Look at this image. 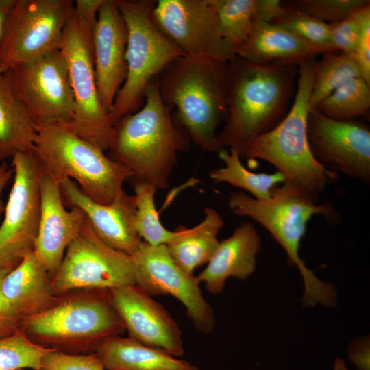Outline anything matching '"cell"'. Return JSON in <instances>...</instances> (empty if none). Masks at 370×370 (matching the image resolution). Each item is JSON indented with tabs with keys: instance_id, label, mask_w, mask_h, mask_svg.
Returning a JSON list of instances; mask_svg holds the SVG:
<instances>
[{
	"instance_id": "cell-7",
	"label": "cell",
	"mask_w": 370,
	"mask_h": 370,
	"mask_svg": "<svg viewBox=\"0 0 370 370\" xmlns=\"http://www.w3.org/2000/svg\"><path fill=\"white\" fill-rule=\"evenodd\" d=\"M32 148L42 169L58 183L74 181L94 201L112 203L132 172L77 134L69 123L37 125Z\"/></svg>"
},
{
	"instance_id": "cell-28",
	"label": "cell",
	"mask_w": 370,
	"mask_h": 370,
	"mask_svg": "<svg viewBox=\"0 0 370 370\" xmlns=\"http://www.w3.org/2000/svg\"><path fill=\"white\" fill-rule=\"evenodd\" d=\"M317 62L309 100V110L314 111L320 102L346 82L362 77L353 55L327 51Z\"/></svg>"
},
{
	"instance_id": "cell-6",
	"label": "cell",
	"mask_w": 370,
	"mask_h": 370,
	"mask_svg": "<svg viewBox=\"0 0 370 370\" xmlns=\"http://www.w3.org/2000/svg\"><path fill=\"white\" fill-rule=\"evenodd\" d=\"M317 62L310 58L299 62L297 90L291 109L272 130L255 138L241 158L263 160L277 169L288 182L318 195L338 174L314 158L307 136L313 79Z\"/></svg>"
},
{
	"instance_id": "cell-17",
	"label": "cell",
	"mask_w": 370,
	"mask_h": 370,
	"mask_svg": "<svg viewBox=\"0 0 370 370\" xmlns=\"http://www.w3.org/2000/svg\"><path fill=\"white\" fill-rule=\"evenodd\" d=\"M109 291L112 306L129 337L175 357L184 354L180 328L162 304L137 284Z\"/></svg>"
},
{
	"instance_id": "cell-13",
	"label": "cell",
	"mask_w": 370,
	"mask_h": 370,
	"mask_svg": "<svg viewBox=\"0 0 370 370\" xmlns=\"http://www.w3.org/2000/svg\"><path fill=\"white\" fill-rule=\"evenodd\" d=\"M52 282L58 295L76 289L110 290L136 284L133 259L101 241L86 218L66 248Z\"/></svg>"
},
{
	"instance_id": "cell-38",
	"label": "cell",
	"mask_w": 370,
	"mask_h": 370,
	"mask_svg": "<svg viewBox=\"0 0 370 370\" xmlns=\"http://www.w3.org/2000/svg\"><path fill=\"white\" fill-rule=\"evenodd\" d=\"M11 270L0 271V338L10 336L22 329V321L5 299L1 289L4 276Z\"/></svg>"
},
{
	"instance_id": "cell-21",
	"label": "cell",
	"mask_w": 370,
	"mask_h": 370,
	"mask_svg": "<svg viewBox=\"0 0 370 370\" xmlns=\"http://www.w3.org/2000/svg\"><path fill=\"white\" fill-rule=\"evenodd\" d=\"M262 240L249 222L238 225L228 238L219 242L206 267L197 276L211 294L221 293L229 278L246 280L255 271Z\"/></svg>"
},
{
	"instance_id": "cell-15",
	"label": "cell",
	"mask_w": 370,
	"mask_h": 370,
	"mask_svg": "<svg viewBox=\"0 0 370 370\" xmlns=\"http://www.w3.org/2000/svg\"><path fill=\"white\" fill-rule=\"evenodd\" d=\"M153 16L186 56L224 62L236 56L221 35L217 13L210 0H158Z\"/></svg>"
},
{
	"instance_id": "cell-5",
	"label": "cell",
	"mask_w": 370,
	"mask_h": 370,
	"mask_svg": "<svg viewBox=\"0 0 370 370\" xmlns=\"http://www.w3.org/2000/svg\"><path fill=\"white\" fill-rule=\"evenodd\" d=\"M22 330L34 343L70 354L94 353L104 340L126 332L104 288L59 295L49 309L23 319Z\"/></svg>"
},
{
	"instance_id": "cell-19",
	"label": "cell",
	"mask_w": 370,
	"mask_h": 370,
	"mask_svg": "<svg viewBox=\"0 0 370 370\" xmlns=\"http://www.w3.org/2000/svg\"><path fill=\"white\" fill-rule=\"evenodd\" d=\"M64 202L79 209L96 235L105 244L119 251L133 256L143 240L135 227L136 212L134 195L124 189L109 204L98 203L70 179L59 182Z\"/></svg>"
},
{
	"instance_id": "cell-14",
	"label": "cell",
	"mask_w": 370,
	"mask_h": 370,
	"mask_svg": "<svg viewBox=\"0 0 370 370\" xmlns=\"http://www.w3.org/2000/svg\"><path fill=\"white\" fill-rule=\"evenodd\" d=\"M136 284L150 296L170 295L182 303L195 328L211 333L216 323L214 311L203 296L197 276L189 275L171 259L165 245L142 241L132 256Z\"/></svg>"
},
{
	"instance_id": "cell-27",
	"label": "cell",
	"mask_w": 370,
	"mask_h": 370,
	"mask_svg": "<svg viewBox=\"0 0 370 370\" xmlns=\"http://www.w3.org/2000/svg\"><path fill=\"white\" fill-rule=\"evenodd\" d=\"M218 156L225 166L208 172L212 182L229 184L249 193L256 199L269 198L275 188L285 182L284 177L279 171L269 174L248 170L234 149L224 148L218 153Z\"/></svg>"
},
{
	"instance_id": "cell-36",
	"label": "cell",
	"mask_w": 370,
	"mask_h": 370,
	"mask_svg": "<svg viewBox=\"0 0 370 370\" xmlns=\"http://www.w3.org/2000/svg\"><path fill=\"white\" fill-rule=\"evenodd\" d=\"M360 9L342 21L328 24L332 42L336 51L354 55L360 31L359 16V10Z\"/></svg>"
},
{
	"instance_id": "cell-9",
	"label": "cell",
	"mask_w": 370,
	"mask_h": 370,
	"mask_svg": "<svg viewBox=\"0 0 370 370\" xmlns=\"http://www.w3.org/2000/svg\"><path fill=\"white\" fill-rule=\"evenodd\" d=\"M92 27L73 11L64 27L60 50L67 64L75 110V132L103 151H109L114 123L99 99L94 68Z\"/></svg>"
},
{
	"instance_id": "cell-30",
	"label": "cell",
	"mask_w": 370,
	"mask_h": 370,
	"mask_svg": "<svg viewBox=\"0 0 370 370\" xmlns=\"http://www.w3.org/2000/svg\"><path fill=\"white\" fill-rule=\"evenodd\" d=\"M158 188L143 181L134 182V195L136 212L135 227L141 239L152 245H166L177 235L161 223L155 205V194Z\"/></svg>"
},
{
	"instance_id": "cell-20",
	"label": "cell",
	"mask_w": 370,
	"mask_h": 370,
	"mask_svg": "<svg viewBox=\"0 0 370 370\" xmlns=\"http://www.w3.org/2000/svg\"><path fill=\"white\" fill-rule=\"evenodd\" d=\"M39 190L40 216L34 252L53 278L86 217L77 208H66L59 183L42 169Z\"/></svg>"
},
{
	"instance_id": "cell-23",
	"label": "cell",
	"mask_w": 370,
	"mask_h": 370,
	"mask_svg": "<svg viewBox=\"0 0 370 370\" xmlns=\"http://www.w3.org/2000/svg\"><path fill=\"white\" fill-rule=\"evenodd\" d=\"M319 53V49L283 27L255 18L247 39L236 51V56L259 64H297Z\"/></svg>"
},
{
	"instance_id": "cell-18",
	"label": "cell",
	"mask_w": 370,
	"mask_h": 370,
	"mask_svg": "<svg viewBox=\"0 0 370 370\" xmlns=\"http://www.w3.org/2000/svg\"><path fill=\"white\" fill-rule=\"evenodd\" d=\"M94 68L101 102L110 113L127 75V29L116 0H103L92 31Z\"/></svg>"
},
{
	"instance_id": "cell-43",
	"label": "cell",
	"mask_w": 370,
	"mask_h": 370,
	"mask_svg": "<svg viewBox=\"0 0 370 370\" xmlns=\"http://www.w3.org/2000/svg\"><path fill=\"white\" fill-rule=\"evenodd\" d=\"M16 0H0V47L3 41L7 21Z\"/></svg>"
},
{
	"instance_id": "cell-16",
	"label": "cell",
	"mask_w": 370,
	"mask_h": 370,
	"mask_svg": "<svg viewBox=\"0 0 370 370\" xmlns=\"http://www.w3.org/2000/svg\"><path fill=\"white\" fill-rule=\"evenodd\" d=\"M307 136L316 160L328 169L370 181V130L356 120L338 121L309 111Z\"/></svg>"
},
{
	"instance_id": "cell-10",
	"label": "cell",
	"mask_w": 370,
	"mask_h": 370,
	"mask_svg": "<svg viewBox=\"0 0 370 370\" xmlns=\"http://www.w3.org/2000/svg\"><path fill=\"white\" fill-rule=\"evenodd\" d=\"M72 0H16L0 47V72L60 49Z\"/></svg>"
},
{
	"instance_id": "cell-12",
	"label": "cell",
	"mask_w": 370,
	"mask_h": 370,
	"mask_svg": "<svg viewBox=\"0 0 370 370\" xmlns=\"http://www.w3.org/2000/svg\"><path fill=\"white\" fill-rule=\"evenodd\" d=\"M14 182L0 224V271L12 270L34 250L42 167L32 150L12 158Z\"/></svg>"
},
{
	"instance_id": "cell-34",
	"label": "cell",
	"mask_w": 370,
	"mask_h": 370,
	"mask_svg": "<svg viewBox=\"0 0 370 370\" xmlns=\"http://www.w3.org/2000/svg\"><path fill=\"white\" fill-rule=\"evenodd\" d=\"M368 0H299L297 9L312 17L333 24L345 20L361 8L370 4Z\"/></svg>"
},
{
	"instance_id": "cell-29",
	"label": "cell",
	"mask_w": 370,
	"mask_h": 370,
	"mask_svg": "<svg viewBox=\"0 0 370 370\" xmlns=\"http://www.w3.org/2000/svg\"><path fill=\"white\" fill-rule=\"evenodd\" d=\"M370 108V84L362 77L352 79L323 99L314 111L338 121L356 120Z\"/></svg>"
},
{
	"instance_id": "cell-8",
	"label": "cell",
	"mask_w": 370,
	"mask_h": 370,
	"mask_svg": "<svg viewBox=\"0 0 370 370\" xmlns=\"http://www.w3.org/2000/svg\"><path fill=\"white\" fill-rule=\"evenodd\" d=\"M116 2L127 29V75L110 112L114 123L139 110L149 85L169 64L185 56L154 21L153 10L156 1Z\"/></svg>"
},
{
	"instance_id": "cell-44",
	"label": "cell",
	"mask_w": 370,
	"mask_h": 370,
	"mask_svg": "<svg viewBox=\"0 0 370 370\" xmlns=\"http://www.w3.org/2000/svg\"><path fill=\"white\" fill-rule=\"evenodd\" d=\"M333 370H348V369L343 359L336 358L334 362Z\"/></svg>"
},
{
	"instance_id": "cell-33",
	"label": "cell",
	"mask_w": 370,
	"mask_h": 370,
	"mask_svg": "<svg viewBox=\"0 0 370 370\" xmlns=\"http://www.w3.org/2000/svg\"><path fill=\"white\" fill-rule=\"evenodd\" d=\"M272 23L279 25L291 32L319 49L322 53L327 51H336L332 42L329 25L300 10L288 8L286 14Z\"/></svg>"
},
{
	"instance_id": "cell-42",
	"label": "cell",
	"mask_w": 370,
	"mask_h": 370,
	"mask_svg": "<svg viewBox=\"0 0 370 370\" xmlns=\"http://www.w3.org/2000/svg\"><path fill=\"white\" fill-rule=\"evenodd\" d=\"M12 177L13 170L12 166H9L5 161L0 162V217L5 210V205L1 200V194Z\"/></svg>"
},
{
	"instance_id": "cell-25",
	"label": "cell",
	"mask_w": 370,
	"mask_h": 370,
	"mask_svg": "<svg viewBox=\"0 0 370 370\" xmlns=\"http://www.w3.org/2000/svg\"><path fill=\"white\" fill-rule=\"evenodd\" d=\"M224 225L220 213L212 207L204 208V218L197 225L177 227V236L166 247L174 262L184 272L193 275L194 270L207 264L219 241L218 235Z\"/></svg>"
},
{
	"instance_id": "cell-26",
	"label": "cell",
	"mask_w": 370,
	"mask_h": 370,
	"mask_svg": "<svg viewBox=\"0 0 370 370\" xmlns=\"http://www.w3.org/2000/svg\"><path fill=\"white\" fill-rule=\"evenodd\" d=\"M36 127L15 97L8 72H0V162L32 149Z\"/></svg>"
},
{
	"instance_id": "cell-39",
	"label": "cell",
	"mask_w": 370,
	"mask_h": 370,
	"mask_svg": "<svg viewBox=\"0 0 370 370\" xmlns=\"http://www.w3.org/2000/svg\"><path fill=\"white\" fill-rule=\"evenodd\" d=\"M347 357L356 370H370L369 336L353 339L348 347Z\"/></svg>"
},
{
	"instance_id": "cell-40",
	"label": "cell",
	"mask_w": 370,
	"mask_h": 370,
	"mask_svg": "<svg viewBox=\"0 0 370 370\" xmlns=\"http://www.w3.org/2000/svg\"><path fill=\"white\" fill-rule=\"evenodd\" d=\"M288 8L279 0H256L254 14L255 19L265 23H273L276 19L286 14Z\"/></svg>"
},
{
	"instance_id": "cell-24",
	"label": "cell",
	"mask_w": 370,
	"mask_h": 370,
	"mask_svg": "<svg viewBox=\"0 0 370 370\" xmlns=\"http://www.w3.org/2000/svg\"><path fill=\"white\" fill-rule=\"evenodd\" d=\"M95 353L106 370H199L197 365L129 336H113L102 341Z\"/></svg>"
},
{
	"instance_id": "cell-1",
	"label": "cell",
	"mask_w": 370,
	"mask_h": 370,
	"mask_svg": "<svg viewBox=\"0 0 370 370\" xmlns=\"http://www.w3.org/2000/svg\"><path fill=\"white\" fill-rule=\"evenodd\" d=\"M298 65L259 64L236 56L227 62V116L217 138L222 149L241 156L257 136L272 130L287 114Z\"/></svg>"
},
{
	"instance_id": "cell-22",
	"label": "cell",
	"mask_w": 370,
	"mask_h": 370,
	"mask_svg": "<svg viewBox=\"0 0 370 370\" xmlns=\"http://www.w3.org/2000/svg\"><path fill=\"white\" fill-rule=\"evenodd\" d=\"M1 289L22 319L47 310L59 297L52 278L34 251L4 276Z\"/></svg>"
},
{
	"instance_id": "cell-41",
	"label": "cell",
	"mask_w": 370,
	"mask_h": 370,
	"mask_svg": "<svg viewBox=\"0 0 370 370\" xmlns=\"http://www.w3.org/2000/svg\"><path fill=\"white\" fill-rule=\"evenodd\" d=\"M103 1L76 0L74 1V11L84 21L93 27Z\"/></svg>"
},
{
	"instance_id": "cell-32",
	"label": "cell",
	"mask_w": 370,
	"mask_h": 370,
	"mask_svg": "<svg viewBox=\"0 0 370 370\" xmlns=\"http://www.w3.org/2000/svg\"><path fill=\"white\" fill-rule=\"evenodd\" d=\"M52 350L32 342L21 329L0 338V370H40L42 359Z\"/></svg>"
},
{
	"instance_id": "cell-37",
	"label": "cell",
	"mask_w": 370,
	"mask_h": 370,
	"mask_svg": "<svg viewBox=\"0 0 370 370\" xmlns=\"http://www.w3.org/2000/svg\"><path fill=\"white\" fill-rule=\"evenodd\" d=\"M360 31L356 52L354 55L362 78L370 84V4L359 10Z\"/></svg>"
},
{
	"instance_id": "cell-3",
	"label": "cell",
	"mask_w": 370,
	"mask_h": 370,
	"mask_svg": "<svg viewBox=\"0 0 370 370\" xmlns=\"http://www.w3.org/2000/svg\"><path fill=\"white\" fill-rule=\"evenodd\" d=\"M317 195L284 182L278 186L271 197L258 200L244 192H232L228 205L232 213L248 217L264 227L286 251L288 263L295 265L302 276L304 306L317 304L334 307L337 292L333 284L319 279L299 256L301 241L312 217L322 215L328 220L335 217L334 208L327 204H318Z\"/></svg>"
},
{
	"instance_id": "cell-31",
	"label": "cell",
	"mask_w": 370,
	"mask_h": 370,
	"mask_svg": "<svg viewBox=\"0 0 370 370\" xmlns=\"http://www.w3.org/2000/svg\"><path fill=\"white\" fill-rule=\"evenodd\" d=\"M210 2L216 11L222 38L236 53L251 32L256 0H210Z\"/></svg>"
},
{
	"instance_id": "cell-45",
	"label": "cell",
	"mask_w": 370,
	"mask_h": 370,
	"mask_svg": "<svg viewBox=\"0 0 370 370\" xmlns=\"http://www.w3.org/2000/svg\"><path fill=\"white\" fill-rule=\"evenodd\" d=\"M30 370H32V369H30Z\"/></svg>"
},
{
	"instance_id": "cell-11",
	"label": "cell",
	"mask_w": 370,
	"mask_h": 370,
	"mask_svg": "<svg viewBox=\"0 0 370 370\" xmlns=\"http://www.w3.org/2000/svg\"><path fill=\"white\" fill-rule=\"evenodd\" d=\"M15 97L37 125L71 123L75 102L60 49L7 71Z\"/></svg>"
},
{
	"instance_id": "cell-35",
	"label": "cell",
	"mask_w": 370,
	"mask_h": 370,
	"mask_svg": "<svg viewBox=\"0 0 370 370\" xmlns=\"http://www.w3.org/2000/svg\"><path fill=\"white\" fill-rule=\"evenodd\" d=\"M40 370L106 369L95 352L86 354H70L53 349L42 359Z\"/></svg>"
},
{
	"instance_id": "cell-2",
	"label": "cell",
	"mask_w": 370,
	"mask_h": 370,
	"mask_svg": "<svg viewBox=\"0 0 370 370\" xmlns=\"http://www.w3.org/2000/svg\"><path fill=\"white\" fill-rule=\"evenodd\" d=\"M173 110L162 99L158 77L145 93L143 106L114 123L110 157L127 167L134 182L143 181L165 189L190 139L173 118Z\"/></svg>"
},
{
	"instance_id": "cell-4",
	"label": "cell",
	"mask_w": 370,
	"mask_h": 370,
	"mask_svg": "<svg viewBox=\"0 0 370 370\" xmlns=\"http://www.w3.org/2000/svg\"><path fill=\"white\" fill-rule=\"evenodd\" d=\"M227 62L183 56L158 77L163 101L175 124L204 151L219 153L217 128L227 116Z\"/></svg>"
}]
</instances>
